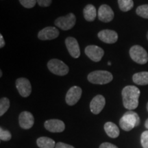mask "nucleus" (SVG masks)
I'll use <instances>...</instances> for the list:
<instances>
[{"label": "nucleus", "mask_w": 148, "mask_h": 148, "mask_svg": "<svg viewBox=\"0 0 148 148\" xmlns=\"http://www.w3.org/2000/svg\"><path fill=\"white\" fill-rule=\"evenodd\" d=\"M140 91L135 86H126L122 90V99L123 106L128 110H134L138 106V99Z\"/></svg>", "instance_id": "1"}, {"label": "nucleus", "mask_w": 148, "mask_h": 148, "mask_svg": "<svg viewBox=\"0 0 148 148\" xmlns=\"http://www.w3.org/2000/svg\"><path fill=\"white\" fill-rule=\"evenodd\" d=\"M140 123L139 116L133 111H127L123 114L119 121V125L121 129L125 131H130L134 127Z\"/></svg>", "instance_id": "2"}, {"label": "nucleus", "mask_w": 148, "mask_h": 148, "mask_svg": "<svg viewBox=\"0 0 148 148\" xmlns=\"http://www.w3.org/2000/svg\"><path fill=\"white\" fill-rule=\"evenodd\" d=\"M88 80L95 84H106L113 79L112 73L108 71L97 70L90 73L88 75Z\"/></svg>", "instance_id": "3"}, {"label": "nucleus", "mask_w": 148, "mask_h": 148, "mask_svg": "<svg viewBox=\"0 0 148 148\" xmlns=\"http://www.w3.org/2000/svg\"><path fill=\"white\" fill-rule=\"evenodd\" d=\"M130 58L133 61L140 64H146L148 61V53L143 47L140 45H134L129 51Z\"/></svg>", "instance_id": "4"}, {"label": "nucleus", "mask_w": 148, "mask_h": 148, "mask_svg": "<svg viewBox=\"0 0 148 148\" xmlns=\"http://www.w3.org/2000/svg\"><path fill=\"white\" fill-rule=\"evenodd\" d=\"M47 67L51 73L55 75L64 76L69 73V66L58 59H51L47 62Z\"/></svg>", "instance_id": "5"}, {"label": "nucleus", "mask_w": 148, "mask_h": 148, "mask_svg": "<svg viewBox=\"0 0 148 148\" xmlns=\"http://www.w3.org/2000/svg\"><path fill=\"white\" fill-rule=\"evenodd\" d=\"M76 22L75 14L69 13L64 16H60L56 19L55 25L62 30L66 31L71 29L74 27Z\"/></svg>", "instance_id": "6"}, {"label": "nucleus", "mask_w": 148, "mask_h": 148, "mask_svg": "<svg viewBox=\"0 0 148 148\" xmlns=\"http://www.w3.org/2000/svg\"><path fill=\"white\" fill-rule=\"evenodd\" d=\"M82 88L77 86H73L71 87L66 92L65 97L66 103L69 106H73L76 104L80 99L82 95Z\"/></svg>", "instance_id": "7"}, {"label": "nucleus", "mask_w": 148, "mask_h": 148, "mask_svg": "<svg viewBox=\"0 0 148 148\" xmlns=\"http://www.w3.org/2000/svg\"><path fill=\"white\" fill-rule=\"evenodd\" d=\"M84 52L90 60L94 62H99L104 55V51L97 45H88L85 48Z\"/></svg>", "instance_id": "8"}, {"label": "nucleus", "mask_w": 148, "mask_h": 148, "mask_svg": "<svg viewBox=\"0 0 148 148\" xmlns=\"http://www.w3.org/2000/svg\"><path fill=\"white\" fill-rule=\"evenodd\" d=\"M16 87L22 97H27L32 92V86L27 78L20 77L16 80Z\"/></svg>", "instance_id": "9"}, {"label": "nucleus", "mask_w": 148, "mask_h": 148, "mask_svg": "<svg viewBox=\"0 0 148 148\" xmlns=\"http://www.w3.org/2000/svg\"><path fill=\"white\" fill-rule=\"evenodd\" d=\"M114 12L112 9L107 4L101 5L97 12V16L101 21L104 23L110 22L114 18Z\"/></svg>", "instance_id": "10"}, {"label": "nucleus", "mask_w": 148, "mask_h": 148, "mask_svg": "<svg viewBox=\"0 0 148 148\" xmlns=\"http://www.w3.org/2000/svg\"><path fill=\"white\" fill-rule=\"evenodd\" d=\"M106 104L105 97L101 95H97L92 98L90 103V109L92 113L98 114L101 112Z\"/></svg>", "instance_id": "11"}, {"label": "nucleus", "mask_w": 148, "mask_h": 148, "mask_svg": "<svg viewBox=\"0 0 148 148\" xmlns=\"http://www.w3.org/2000/svg\"><path fill=\"white\" fill-rule=\"evenodd\" d=\"M65 45L69 54L74 58H79L80 56V49L78 42L73 37H67L65 39Z\"/></svg>", "instance_id": "12"}, {"label": "nucleus", "mask_w": 148, "mask_h": 148, "mask_svg": "<svg viewBox=\"0 0 148 148\" xmlns=\"http://www.w3.org/2000/svg\"><path fill=\"white\" fill-rule=\"evenodd\" d=\"M18 123L21 128L25 130L31 128L34 123V116L31 112L23 111L18 116Z\"/></svg>", "instance_id": "13"}, {"label": "nucleus", "mask_w": 148, "mask_h": 148, "mask_svg": "<svg viewBox=\"0 0 148 148\" xmlns=\"http://www.w3.org/2000/svg\"><path fill=\"white\" fill-rule=\"evenodd\" d=\"M59 36V31L55 27L49 26L43 28L38 32V38L40 40H53Z\"/></svg>", "instance_id": "14"}, {"label": "nucleus", "mask_w": 148, "mask_h": 148, "mask_svg": "<svg viewBox=\"0 0 148 148\" xmlns=\"http://www.w3.org/2000/svg\"><path fill=\"white\" fill-rule=\"evenodd\" d=\"M97 36L101 41L108 44L115 43L118 40L117 33L111 29H103L98 33Z\"/></svg>", "instance_id": "15"}, {"label": "nucleus", "mask_w": 148, "mask_h": 148, "mask_svg": "<svg viewBox=\"0 0 148 148\" xmlns=\"http://www.w3.org/2000/svg\"><path fill=\"white\" fill-rule=\"evenodd\" d=\"M45 127L51 132H62L65 129V125L62 121L59 119H49L45 122Z\"/></svg>", "instance_id": "16"}, {"label": "nucleus", "mask_w": 148, "mask_h": 148, "mask_svg": "<svg viewBox=\"0 0 148 148\" xmlns=\"http://www.w3.org/2000/svg\"><path fill=\"white\" fill-rule=\"evenodd\" d=\"M83 14H84L85 20L89 22L93 21L97 15L95 7L92 4H88L85 6L83 10Z\"/></svg>", "instance_id": "17"}, {"label": "nucleus", "mask_w": 148, "mask_h": 148, "mask_svg": "<svg viewBox=\"0 0 148 148\" xmlns=\"http://www.w3.org/2000/svg\"><path fill=\"white\" fill-rule=\"evenodd\" d=\"M104 130L110 138H116L119 136L120 131L117 125L112 122H107L104 124Z\"/></svg>", "instance_id": "18"}, {"label": "nucleus", "mask_w": 148, "mask_h": 148, "mask_svg": "<svg viewBox=\"0 0 148 148\" xmlns=\"http://www.w3.org/2000/svg\"><path fill=\"white\" fill-rule=\"evenodd\" d=\"M132 80L135 84L140 86L148 84V72L142 71L134 73L132 76Z\"/></svg>", "instance_id": "19"}, {"label": "nucleus", "mask_w": 148, "mask_h": 148, "mask_svg": "<svg viewBox=\"0 0 148 148\" xmlns=\"http://www.w3.org/2000/svg\"><path fill=\"white\" fill-rule=\"evenodd\" d=\"M36 143L40 148H54L56 147L54 140L45 136L38 138L36 140Z\"/></svg>", "instance_id": "20"}, {"label": "nucleus", "mask_w": 148, "mask_h": 148, "mask_svg": "<svg viewBox=\"0 0 148 148\" xmlns=\"http://www.w3.org/2000/svg\"><path fill=\"white\" fill-rule=\"evenodd\" d=\"M120 10L123 12H127L134 7L133 0H118Z\"/></svg>", "instance_id": "21"}, {"label": "nucleus", "mask_w": 148, "mask_h": 148, "mask_svg": "<svg viewBox=\"0 0 148 148\" xmlns=\"http://www.w3.org/2000/svg\"><path fill=\"white\" fill-rule=\"evenodd\" d=\"M10 107V100L7 97H2L0 99V116H3Z\"/></svg>", "instance_id": "22"}, {"label": "nucleus", "mask_w": 148, "mask_h": 148, "mask_svg": "<svg viewBox=\"0 0 148 148\" xmlns=\"http://www.w3.org/2000/svg\"><path fill=\"white\" fill-rule=\"evenodd\" d=\"M136 13L144 18H148V4L139 5L136 8Z\"/></svg>", "instance_id": "23"}, {"label": "nucleus", "mask_w": 148, "mask_h": 148, "mask_svg": "<svg viewBox=\"0 0 148 148\" xmlns=\"http://www.w3.org/2000/svg\"><path fill=\"white\" fill-rule=\"evenodd\" d=\"M12 138V134L8 130L0 128V139L3 141H8Z\"/></svg>", "instance_id": "24"}, {"label": "nucleus", "mask_w": 148, "mask_h": 148, "mask_svg": "<svg viewBox=\"0 0 148 148\" xmlns=\"http://www.w3.org/2000/svg\"><path fill=\"white\" fill-rule=\"evenodd\" d=\"M19 2L25 8H32L37 3L36 0H19Z\"/></svg>", "instance_id": "25"}, {"label": "nucleus", "mask_w": 148, "mask_h": 148, "mask_svg": "<svg viewBox=\"0 0 148 148\" xmlns=\"http://www.w3.org/2000/svg\"><path fill=\"white\" fill-rule=\"evenodd\" d=\"M140 143L143 148H148V130L142 133L140 137Z\"/></svg>", "instance_id": "26"}, {"label": "nucleus", "mask_w": 148, "mask_h": 148, "mask_svg": "<svg viewBox=\"0 0 148 148\" xmlns=\"http://www.w3.org/2000/svg\"><path fill=\"white\" fill-rule=\"evenodd\" d=\"M37 3L41 7H48L52 3V0H36Z\"/></svg>", "instance_id": "27"}, {"label": "nucleus", "mask_w": 148, "mask_h": 148, "mask_svg": "<svg viewBox=\"0 0 148 148\" xmlns=\"http://www.w3.org/2000/svg\"><path fill=\"white\" fill-rule=\"evenodd\" d=\"M55 148H75V147L72 145H68V144L62 143V142H58V143L56 145Z\"/></svg>", "instance_id": "28"}, {"label": "nucleus", "mask_w": 148, "mask_h": 148, "mask_svg": "<svg viewBox=\"0 0 148 148\" xmlns=\"http://www.w3.org/2000/svg\"><path fill=\"white\" fill-rule=\"evenodd\" d=\"M99 148H118L116 145H113V144L110 143H101Z\"/></svg>", "instance_id": "29"}, {"label": "nucleus", "mask_w": 148, "mask_h": 148, "mask_svg": "<svg viewBox=\"0 0 148 148\" xmlns=\"http://www.w3.org/2000/svg\"><path fill=\"white\" fill-rule=\"evenodd\" d=\"M5 46V41L2 34H0V48H3Z\"/></svg>", "instance_id": "30"}, {"label": "nucleus", "mask_w": 148, "mask_h": 148, "mask_svg": "<svg viewBox=\"0 0 148 148\" xmlns=\"http://www.w3.org/2000/svg\"><path fill=\"white\" fill-rule=\"evenodd\" d=\"M145 126L146 128L148 129V119L146 120V121H145Z\"/></svg>", "instance_id": "31"}, {"label": "nucleus", "mask_w": 148, "mask_h": 148, "mask_svg": "<svg viewBox=\"0 0 148 148\" xmlns=\"http://www.w3.org/2000/svg\"><path fill=\"white\" fill-rule=\"evenodd\" d=\"M1 76H2V71L1 70V71H0V77H1Z\"/></svg>", "instance_id": "32"}, {"label": "nucleus", "mask_w": 148, "mask_h": 148, "mask_svg": "<svg viewBox=\"0 0 148 148\" xmlns=\"http://www.w3.org/2000/svg\"><path fill=\"white\" fill-rule=\"evenodd\" d=\"M108 65H109V66H110V64H111V62H108Z\"/></svg>", "instance_id": "33"}, {"label": "nucleus", "mask_w": 148, "mask_h": 148, "mask_svg": "<svg viewBox=\"0 0 148 148\" xmlns=\"http://www.w3.org/2000/svg\"><path fill=\"white\" fill-rule=\"evenodd\" d=\"M147 112H148V102H147Z\"/></svg>", "instance_id": "34"}, {"label": "nucleus", "mask_w": 148, "mask_h": 148, "mask_svg": "<svg viewBox=\"0 0 148 148\" xmlns=\"http://www.w3.org/2000/svg\"><path fill=\"white\" fill-rule=\"evenodd\" d=\"M147 40H148V32H147Z\"/></svg>", "instance_id": "35"}]
</instances>
